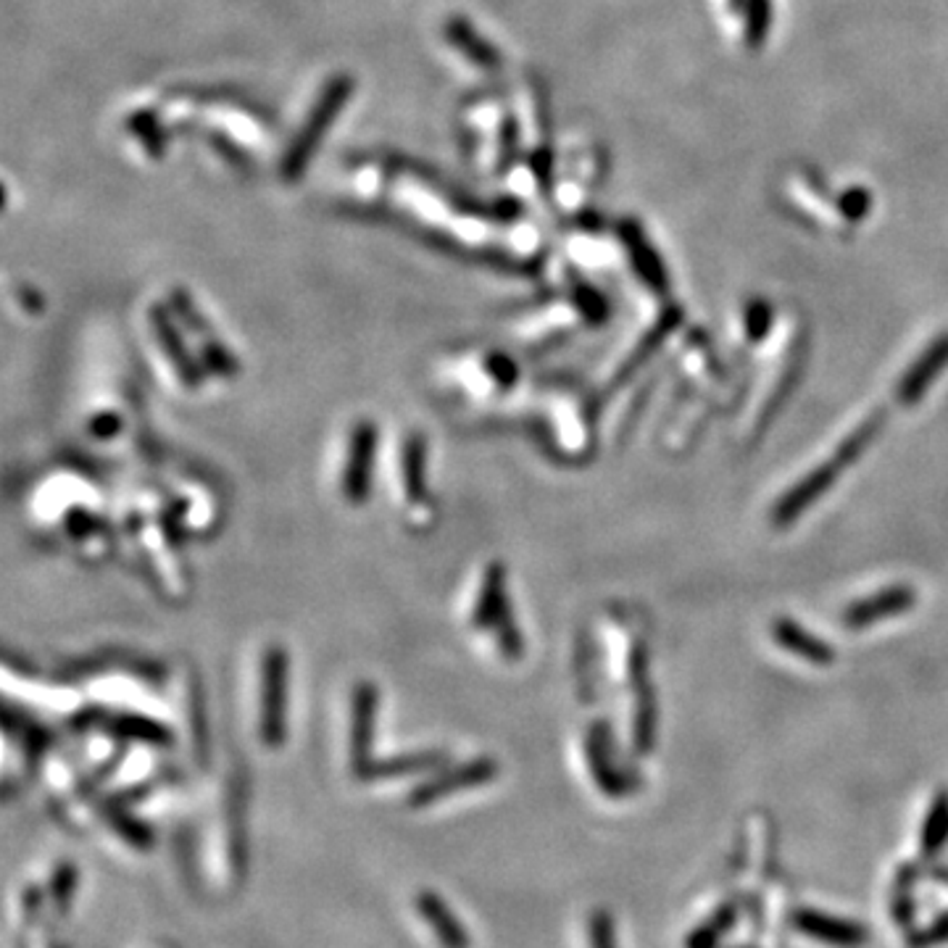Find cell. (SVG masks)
Listing matches in <instances>:
<instances>
[{"label": "cell", "instance_id": "cell-1", "mask_svg": "<svg viewBox=\"0 0 948 948\" xmlns=\"http://www.w3.org/2000/svg\"><path fill=\"white\" fill-rule=\"evenodd\" d=\"M354 77L348 75H335L333 79H327V85L322 88L319 98H316L314 109L308 111V117L304 121V127H300V132L293 138L290 148H287V154L283 158V179L287 182H298L300 177L306 175L308 164H312V158L316 154V148H319V142L325 140V135L329 132V125L340 117V111L346 109L348 98L354 96Z\"/></svg>", "mask_w": 948, "mask_h": 948}, {"label": "cell", "instance_id": "cell-2", "mask_svg": "<svg viewBox=\"0 0 948 948\" xmlns=\"http://www.w3.org/2000/svg\"><path fill=\"white\" fill-rule=\"evenodd\" d=\"M875 433H878V416H872V419H867L865 425L853 429V433L843 441V445H838V451L828 458V462L817 466V470H811L807 477H803L801 483L780 501L778 508H774V522L788 524L793 522L801 512H807V508L814 504L822 493L830 491V485L836 483L838 474L849 470V464L867 448Z\"/></svg>", "mask_w": 948, "mask_h": 948}, {"label": "cell", "instance_id": "cell-3", "mask_svg": "<svg viewBox=\"0 0 948 948\" xmlns=\"http://www.w3.org/2000/svg\"><path fill=\"white\" fill-rule=\"evenodd\" d=\"M285 722V656L277 645L264 653L261 664V701H258V735L261 743L275 749L283 743Z\"/></svg>", "mask_w": 948, "mask_h": 948}, {"label": "cell", "instance_id": "cell-4", "mask_svg": "<svg viewBox=\"0 0 948 948\" xmlns=\"http://www.w3.org/2000/svg\"><path fill=\"white\" fill-rule=\"evenodd\" d=\"M375 451V433L369 425H356L348 437L346 470H343V491L350 501H362L369 491V462Z\"/></svg>", "mask_w": 948, "mask_h": 948}, {"label": "cell", "instance_id": "cell-5", "mask_svg": "<svg viewBox=\"0 0 948 948\" xmlns=\"http://www.w3.org/2000/svg\"><path fill=\"white\" fill-rule=\"evenodd\" d=\"M917 595L911 587H888V591H882L878 595H869V599H861L849 606V612H846V624L849 628H867V624H875L880 620H890V616L903 614L907 609L915 606Z\"/></svg>", "mask_w": 948, "mask_h": 948}, {"label": "cell", "instance_id": "cell-6", "mask_svg": "<svg viewBox=\"0 0 948 948\" xmlns=\"http://www.w3.org/2000/svg\"><path fill=\"white\" fill-rule=\"evenodd\" d=\"M445 38H448L451 46L462 56H466L474 67L485 71L501 69V53L485 38H480V32L474 30L472 21L466 17H451L445 21Z\"/></svg>", "mask_w": 948, "mask_h": 948}, {"label": "cell", "instance_id": "cell-7", "mask_svg": "<svg viewBox=\"0 0 948 948\" xmlns=\"http://www.w3.org/2000/svg\"><path fill=\"white\" fill-rule=\"evenodd\" d=\"M944 366H948V335H940L938 340L932 343L922 356H919V362L907 372V377L901 379V387H899L901 404H909V406L917 404Z\"/></svg>", "mask_w": 948, "mask_h": 948}, {"label": "cell", "instance_id": "cell-8", "mask_svg": "<svg viewBox=\"0 0 948 948\" xmlns=\"http://www.w3.org/2000/svg\"><path fill=\"white\" fill-rule=\"evenodd\" d=\"M624 248L630 250V261L635 264L638 277L643 279V283H649L651 287H656V290H664L666 287V277H664V267L662 261H659L656 250L649 246V240H645L643 229L635 225V221H624L620 229Z\"/></svg>", "mask_w": 948, "mask_h": 948}, {"label": "cell", "instance_id": "cell-9", "mask_svg": "<svg viewBox=\"0 0 948 948\" xmlns=\"http://www.w3.org/2000/svg\"><path fill=\"white\" fill-rule=\"evenodd\" d=\"M772 638L782 645V649L796 653V656L807 659V662L811 664H830L832 659H836V653H832L828 643L820 641V638H814L809 630L799 628V624L790 620L774 622Z\"/></svg>", "mask_w": 948, "mask_h": 948}, {"label": "cell", "instance_id": "cell-10", "mask_svg": "<svg viewBox=\"0 0 948 948\" xmlns=\"http://www.w3.org/2000/svg\"><path fill=\"white\" fill-rule=\"evenodd\" d=\"M796 925H799L801 932H807V936L824 940V944H836V946H859L861 940L867 936L861 930L853 928V925L840 922V919H830L817 915V911H801L799 917H796Z\"/></svg>", "mask_w": 948, "mask_h": 948}, {"label": "cell", "instance_id": "cell-11", "mask_svg": "<svg viewBox=\"0 0 948 948\" xmlns=\"http://www.w3.org/2000/svg\"><path fill=\"white\" fill-rule=\"evenodd\" d=\"M129 129H132L135 138L142 142V148H146L150 158L164 156V150H167V135H164L154 111H135L132 117H129Z\"/></svg>", "mask_w": 948, "mask_h": 948}, {"label": "cell", "instance_id": "cell-12", "mask_svg": "<svg viewBox=\"0 0 948 948\" xmlns=\"http://www.w3.org/2000/svg\"><path fill=\"white\" fill-rule=\"evenodd\" d=\"M743 13H745V24H743L745 46L757 50L761 48V42H764L767 32H770L772 3L770 0H745Z\"/></svg>", "mask_w": 948, "mask_h": 948}, {"label": "cell", "instance_id": "cell-13", "mask_svg": "<svg viewBox=\"0 0 948 948\" xmlns=\"http://www.w3.org/2000/svg\"><path fill=\"white\" fill-rule=\"evenodd\" d=\"M946 836H948V799L946 796H940L936 807H932L930 811L928 824H925V832H922L925 853H936L940 846H944Z\"/></svg>", "mask_w": 948, "mask_h": 948}, {"label": "cell", "instance_id": "cell-14", "mask_svg": "<svg viewBox=\"0 0 948 948\" xmlns=\"http://www.w3.org/2000/svg\"><path fill=\"white\" fill-rule=\"evenodd\" d=\"M869 206H872V198L867 188H849L838 200V214L849 221H861L869 217Z\"/></svg>", "mask_w": 948, "mask_h": 948}, {"label": "cell", "instance_id": "cell-15", "mask_svg": "<svg viewBox=\"0 0 948 948\" xmlns=\"http://www.w3.org/2000/svg\"><path fill=\"white\" fill-rule=\"evenodd\" d=\"M516 148H520V127H516L514 117H506L501 125V156H498V171H506L514 164Z\"/></svg>", "mask_w": 948, "mask_h": 948}, {"label": "cell", "instance_id": "cell-16", "mask_svg": "<svg viewBox=\"0 0 948 948\" xmlns=\"http://www.w3.org/2000/svg\"><path fill=\"white\" fill-rule=\"evenodd\" d=\"M206 140L211 142V148L217 150V154L221 156V158H227L229 164H233V167H237V169H243V171H248L250 169V158L243 154L240 148L235 146L233 140L229 138H225V135H219V132H211V135H206Z\"/></svg>", "mask_w": 948, "mask_h": 948}, {"label": "cell", "instance_id": "cell-17", "mask_svg": "<svg viewBox=\"0 0 948 948\" xmlns=\"http://www.w3.org/2000/svg\"><path fill=\"white\" fill-rule=\"evenodd\" d=\"M770 322H772L770 306H767L764 300H753L749 312H745V329H749L751 340H759V337L767 333V327H770Z\"/></svg>", "mask_w": 948, "mask_h": 948}, {"label": "cell", "instance_id": "cell-18", "mask_svg": "<svg viewBox=\"0 0 948 948\" xmlns=\"http://www.w3.org/2000/svg\"><path fill=\"white\" fill-rule=\"evenodd\" d=\"M595 948H614V940L609 936V928L603 922L595 925Z\"/></svg>", "mask_w": 948, "mask_h": 948}, {"label": "cell", "instance_id": "cell-19", "mask_svg": "<svg viewBox=\"0 0 948 948\" xmlns=\"http://www.w3.org/2000/svg\"><path fill=\"white\" fill-rule=\"evenodd\" d=\"M743 6H745V0H728V9L730 11H743Z\"/></svg>", "mask_w": 948, "mask_h": 948}]
</instances>
